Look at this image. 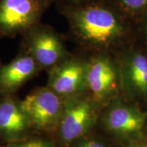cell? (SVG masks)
<instances>
[{
    "label": "cell",
    "mask_w": 147,
    "mask_h": 147,
    "mask_svg": "<svg viewBox=\"0 0 147 147\" xmlns=\"http://www.w3.org/2000/svg\"><path fill=\"white\" fill-rule=\"evenodd\" d=\"M63 11L75 38L84 45L110 43L122 33L117 16L101 6L83 2L69 5Z\"/></svg>",
    "instance_id": "6da1fadb"
},
{
    "label": "cell",
    "mask_w": 147,
    "mask_h": 147,
    "mask_svg": "<svg viewBox=\"0 0 147 147\" xmlns=\"http://www.w3.org/2000/svg\"><path fill=\"white\" fill-rule=\"evenodd\" d=\"M97 103L87 92L64 98L54 139L57 147H69L89 136L97 120Z\"/></svg>",
    "instance_id": "7a4b0ae2"
},
{
    "label": "cell",
    "mask_w": 147,
    "mask_h": 147,
    "mask_svg": "<svg viewBox=\"0 0 147 147\" xmlns=\"http://www.w3.org/2000/svg\"><path fill=\"white\" fill-rule=\"evenodd\" d=\"M64 98L49 87H40L21 100L34 134L54 138L62 111Z\"/></svg>",
    "instance_id": "3957f363"
},
{
    "label": "cell",
    "mask_w": 147,
    "mask_h": 147,
    "mask_svg": "<svg viewBox=\"0 0 147 147\" xmlns=\"http://www.w3.org/2000/svg\"><path fill=\"white\" fill-rule=\"evenodd\" d=\"M21 37L20 49L29 53L47 72L69 55L61 36L50 25L40 23Z\"/></svg>",
    "instance_id": "277c9868"
},
{
    "label": "cell",
    "mask_w": 147,
    "mask_h": 147,
    "mask_svg": "<svg viewBox=\"0 0 147 147\" xmlns=\"http://www.w3.org/2000/svg\"><path fill=\"white\" fill-rule=\"evenodd\" d=\"M46 0H0V38L21 35L41 23Z\"/></svg>",
    "instance_id": "5b68a950"
},
{
    "label": "cell",
    "mask_w": 147,
    "mask_h": 147,
    "mask_svg": "<svg viewBox=\"0 0 147 147\" xmlns=\"http://www.w3.org/2000/svg\"><path fill=\"white\" fill-rule=\"evenodd\" d=\"M87 60L69 55L48 71L47 87L65 98L87 91Z\"/></svg>",
    "instance_id": "8992f818"
},
{
    "label": "cell",
    "mask_w": 147,
    "mask_h": 147,
    "mask_svg": "<svg viewBox=\"0 0 147 147\" xmlns=\"http://www.w3.org/2000/svg\"><path fill=\"white\" fill-rule=\"evenodd\" d=\"M34 135L27 115L16 95L0 97V140L3 144Z\"/></svg>",
    "instance_id": "52a82bcc"
},
{
    "label": "cell",
    "mask_w": 147,
    "mask_h": 147,
    "mask_svg": "<svg viewBox=\"0 0 147 147\" xmlns=\"http://www.w3.org/2000/svg\"><path fill=\"white\" fill-rule=\"evenodd\" d=\"M41 71L42 68L34 59L20 49L15 58L0 66V97L16 95L24 84Z\"/></svg>",
    "instance_id": "ba28073f"
},
{
    "label": "cell",
    "mask_w": 147,
    "mask_h": 147,
    "mask_svg": "<svg viewBox=\"0 0 147 147\" xmlns=\"http://www.w3.org/2000/svg\"><path fill=\"white\" fill-rule=\"evenodd\" d=\"M117 83L115 69L108 59L95 57L87 61L86 92L97 104L113 94Z\"/></svg>",
    "instance_id": "9c48e42d"
},
{
    "label": "cell",
    "mask_w": 147,
    "mask_h": 147,
    "mask_svg": "<svg viewBox=\"0 0 147 147\" xmlns=\"http://www.w3.org/2000/svg\"><path fill=\"white\" fill-rule=\"evenodd\" d=\"M104 123L108 129L115 135L125 138L136 137L144 128L145 117L132 106L117 103L108 109Z\"/></svg>",
    "instance_id": "30bf717a"
},
{
    "label": "cell",
    "mask_w": 147,
    "mask_h": 147,
    "mask_svg": "<svg viewBox=\"0 0 147 147\" xmlns=\"http://www.w3.org/2000/svg\"><path fill=\"white\" fill-rule=\"evenodd\" d=\"M129 84L141 96L147 95V57L136 54L129 61L127 68Z\"/></svg>",
    "instance_id": "8fae6325"
},
{
    "label": "cell",
    "mask_w": 147,
    "mask_h": 147,
    "mask_svg": "<svg viewBox=\"0 0 147 147\" xmlns=\"http://www.w3.org/2000/svg\"><path fill=\"white\" fill-rule=\"evenodd\" d=\"M1 147H57V145L52 137L34 134L23 140L3 144Z\"/></svg>",
    "instance_id": "7c38bea8"
},
{
    "label": "cell",
    "mask_w": 147,
    "mask_h": 147,
    "mask_svg": "<svg viewBox=\"0 0 147 147\" xmlns=\"http://www.w3.org/2000/svg\"><path fill=\"white\" fill-rule=\"evenodd\" d=\"M127 8L133 10H138L147 6V0H120Z\"/></svg>",
    "instance_id": "4fadbf2b"
},
{
    "label": "cell",
    "mask_w": 147,
    "mask_h": 147,
    "mask_svg": "<svg viewBox=\"0 0 147 147\" xmlns=\"http://www.w3.org/2000/svg\"><path fill=\"white\" fill-rule=\"evenodd\" d=\"M87 136L79 140L84 147H105L102 142H99L97 140L93 138H88Z\"/></svg>",
    "instance_id": "5bb4252c"
},
{
    "label": "cell",
    "mask_w": 147,
    "mask_h": 147,
    "mask_svg": "<svg viewBox=\"0 0 147 147\" xmlns=\"http://www.w3.org/2000/svg\"><path fill=\"white\" fill-rule=\"evenodd\" d=\"M46 1H48V2L50 3V4L53 2V1H68V2L70 3V5H72V4H77V3L85 2V1H87V0H46Z\"/></svg>",
    "instance_id": "9a60e30c"
},
{
    "label": "cell",
    "mask_w": 147,
    "mask_h": 147,
    "mask_svg": "<svg viewBox=\"0 0 147 147\" xmlns=\"http://www.w3.org/2000/svg\"><path fill=\"white\" fill-rule=\"evenodd\" d=\"M127 147H144V146H142V145L138 144H133L129 145V146Z\"/></svg>",
    "instance_id": "2e32d148"
},
{
    "label": "cell",
    "mask_w": 147,
    "mask_h": 147,
    "mask_svg": "<svg viewBox=\"0 0 147 147\" xmlns=\"http://www.w3.org/2000/svg\"><path fill=\"white\" fill-rule=\"evenodd\" d=\"M2 144H3V143H2V142H1V140H0V147H1V146H2Z\"/></svg>",
    "instance_id": "e0dca14e"
},
{
    "label": "cell",
    "mask_w": 147,
    "mask_h": 147,
    "mask_svg": "<svg viewBox=\"0 0 147 147\" xmlns=\"http://www.w3.org/2000/svg\"><path fill=\"white\" fill-rule=\"evenodd\" d=\"M1 60H0V66H1Z\"/></svg>",
    "instance_id": "ac0fdd59"
}]
</instances>
